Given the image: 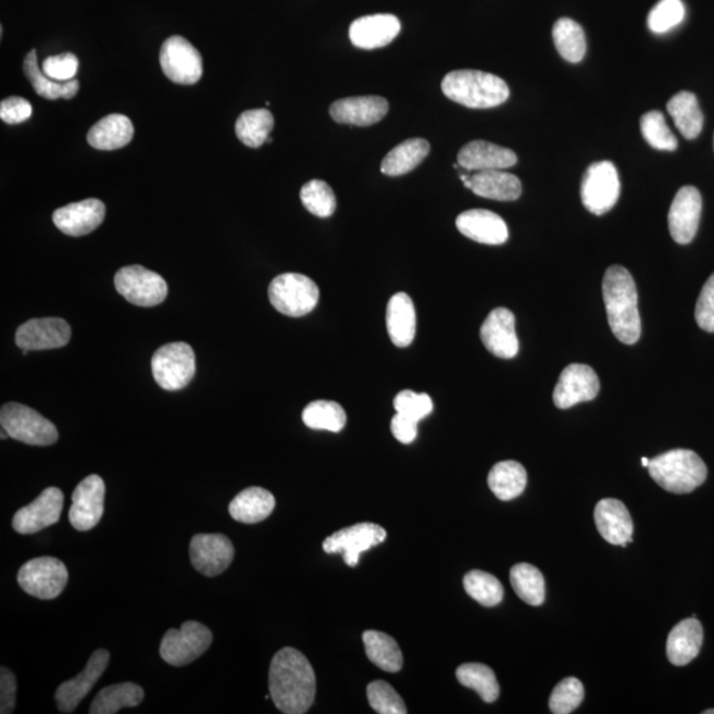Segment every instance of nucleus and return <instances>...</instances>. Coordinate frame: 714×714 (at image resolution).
Returning a JSON list of instances; mask_svg holds the SVG:
<instances>
[{
	"label": "nucleus",
	"instance_id": "obj_1",
	"mask_svg": "<svg viewBox=\"0 0 714 714\" xmlns=\"http://www.w3.org/2000/svg\"><path fill=\"white\" fill-rule=\"evenodd\" d=\"M268 691L278 711L306 713L316 693L315 673L308 657L291 647L279 650L268 669Z\"/></svg>",
	"mask_w": 714,
	"mask_h": 714
},
{
	"label": "nucleus",
	"instance_id": "obj_2",
	"mask_svg": "<svg viewBox=\"0 0 714 714\" xmlns=\"http://www.w3.org/2000/svg\"><path fill=\"white\" fill-rule=\"evenodd\" d=\"M602 290L609 325L616 339L627 346L637 343L642 334V321L631 274L624 266H610L603 277Z\"/></svg>",
	"mask_w": 714,
	"mask_h": 714
},
{
	"label": "nucleus",
	"instance_id": "obj_3",
	"mask_svg": "<svg viewBox=\"0 0 714 714\" xmlns=\"http://www.w3.org/2000/svg\"><path fill=\"white\" fill-rule=\"evenodd\" d=\"M442 91L449 100L469 109L497 108L510 97V88L504 79L474 70L448 73L442 82Z\"/></svg>",
	"mask_w": 714,
	"mask_h": 714
},
{
	"label": "nucleus",
	"instance_id": "obj_4",
	"mask_svg": "<svg viewBox=\"0 0 714 714\" xmlns=\"http://www.w3.org/2000/svg\"><path fill=\"white\" fill-rule=\"evenodd\" d=\"M649 473L665 491L681 496L703 485L707 469L704 461L694 451L676 449L651 460Z\"/></svg>",
	"mask_w": 714,
	"mask_h": 714
},
{
	"label": "nucleus",
	"instance_id": "obj_5",
	"mask_svg": "<svg viewBox=\"0 0 714 714\" xmlns=\"http://www.w3.org/2000/svg\"><path fill=\"white\" fill-rule=\"evenodd\" d=\"M268 301L278 313L301 317L316 308L320 288L313 279L298 273H285L268 286Z\"/></svg>",
	"mask_w": 714,
	"mask_h": 714
},
{
	"label": "nucleus",
	"instance_id": "obj_6",
	"mask_svg": "<svg viewBox=\"0 0 714 714\" xmlns=\"http://www.w3.org/2000/svg\"><path fill=\"white\" fill-rule=\"evenodd\" d=\"M0 425L10 438L30 447H51L59 439V431L50 419L17 402H9L0 411Z\"/></svg>",
	"mask_w": 714,
	"mask_h": 714
},
{
	"label": "nucleus",
	"instance_id": "obj_7",
	"mask_svg": "<svg viewBox=\"0 0 714 714\" xmlns=\"http://www.w3.org/2000/svg\"><path fill=\"white\" fill-rule=\"evenodd\" d=\"M152 376L164 390H180L197 374V356L187 343L162 346L151 359Z\"/></svg>",
	"mask_w": 714,
	"mask_h": 714
},
{
	"label": "nucleus",
	"instance_id": "obj_8",
	"mask_svg": "<svg viewBox=\"0 0 714 714\" xmlns=\"http://www.w3.org/2000/svg\"><path fill=\"white\" fill-rule=\"evenodd\" d=\"M213 640L209 627L187 621L180 630L170 628L161 643V657L173 667H185L209 651Z\"/></svg>",
	"mask_w": 714,
	"mask_h": 714
},
{
	"label": "nucleus",
	"instance_id": "obj_9",
	"mask_svg": "<svg viewBox=\"0 0 714 714\" xmlns=\"http://www.w3.org/2000/svg\"><path fill=\"white\" fill-rule=\"evenodd\" d=\"M68 569L63 561L39 558L27 561L17 573V583L27 594L39 600H54L68 584Z\"/></svg>",
	"mask_w": 714,
	"mask_h": 714
},
{
	"label": "nucleus",
	"instance_id": "obj_10",
	"mask_svg": "<svg viewBox=\"0 0 714 714\" xmlns=\"http://www.w3.org/2000/svg\"><path fill=\"white\" fill-rule=\"evenodd\" d=\"M621 180L614 163L609 161L591 164L585 171L581 183V199L585 209L593 215H605L618 201Z\"/></svg>",
	"mask_w": 714,
	"mask_h": 714
},
{
	"label": "nucleus",
	"instance_id": "obj_11",
	"mask_svg": "<svg viewBox=\"0 0 714 714\" xmlns=\"http://www.w3.org/2000/svg\"><path fill=\"white\" fill-rule=\"evenodd\" d=\"M115 289L127 302L139 308H154L167 298V283L158 273L143 266L120 268L114 277Z\"/></svg>",
	"mask_w": 714,
	"mask_h": 714
},
{
	"label": "nucleus",
	"instance_id": "obj_12",
	"mask_svg": "<svg viewBox=\"0 0 714 714\" xmlns=\"http://www.w3.org/2000/svg\"><path fill=\"white\" fill-rule=\"evenodd\" d=\"M161 66L164 75L175 84L193 85L203 76L201 54L181 36H171L163 42Z\"/></svg>",
	"mask_w": 714,
	"mask_h": 714
},
{
	"label": "nucleus",
	"instance_id": "obj_13",
	"mask_svg": "<svg viewBox=\"0 0 714 714\" xmlns=\"http://www.w3.org/2000/svg\"><path fill=\"white\" fill-rule=\"evenodd\" d=\"M387 539V530L377 524L360 523L343 528L323 541V549L328 554L341 553L346 564L355 567L360 554L374 548Z\"/></svg>",
	"mask_w": 714,
	"mask_h": 714
},
{
	"label": "nucleus",
	"instance_id": "obj_14",
	"mask_svg": "<svg viewBox=\"0 0 714 714\" xmlns=\"http://www.w3.org/2000/svg\"><path fill=\"white\" fill-rule=\"evenodd\" d=\"M105 481L99 475H89L73 491L70 510L72 527L87 533L100 523L105 502Z\"/></svg>",
	"mask_w": 714,
	"mask_h": 714
},
{
	"label": "nucleus",
	"instance_id": "obj_15",
	"mask_svg": "<svg viewBox=\"0 0 714 714\" xmlns=\"http://www.w3.org/2000/svg\"><path fill=\"white\" fill-rule=\"evenodd\" d=\"M189 558L201 575H222L235 559V547L227 536L220 534L195 535L189 544Z\"/></svg>",
	"mask_w": 714,
	"mask_h": 714
},
{
	"label": "nucleus",
	"instance_id": "obj_16",
	"mask_svg": "<svg viewBox=\"0 0 714 714\" xmlns=\"http://www.w3.org/2000/svg\"><path fill=\"white\" fill-rule=\"evenodd\" d=\"M64 506V493L48 487L33 503L23 506L12 518V527L21 535H33L59 523Z\"/></svg>",
	"mask_w": 714,
	"mask_h": 714
},
{
	"label": "nucleus",
	"instance_id": "obj_17",
	"mask_svg": "<svg viewBox=\"0 0 714 714\" xmlns=\"http://www.w3.org/2000/svg\"><path fill=\"white\" fill-rule=\"evenodd\" d=\"M600 389V378L589 365H567L554 388V405L559 409H569L579 402L594 400Z\"/></svg>",
	"mask_w": 714,
	"mask_h": 714
},
{
	"label": "nucleus",
	"instance_id": "obj_18",
	"mask_svg": "<svg viewBox=\"0 0 714 714\" xmlns=\"http://www.w3.org/2000/svg\"><path fill=\"white\" fill-rule=\"evenodd\" d=\"M71 326L60 317L30 320L17 328L16 346L26 351L57 350L70 343Z\"/></svg>",
	"mask_w": 714,
	"mask_h": 714
},
{
	"label": "nucleus",
	"instance_id": "obj_19",
	"mask_svg": "<svg viewBox=\"0 0 714 714\" xmlns=\"http://www.w3.org/2000/svg\"><path fill=\"white\" fill-rule=\"evenodd\" d=\"M110 662V654L107 650H96L91 654L87 665L82 674H78L75 679L64 681L58 688L54 700H57L58 710L61 713L75 712L82 701L87 698L96 682L108 668Z\"/></svg>",
	"mask_w": 714,
	"mask_h": 714
},
{
	"label": "nucleus",
	"instance_id": "obj_20",
	"mask_svg": "<svg viewBox=\"0 0 714 714\" xmlns=\"http://www.w3.org/2000/svg\"><path fill=\"white\" fill-rule=\"evenodd\" d=\"M703 199L698 188L686 186L679 189L668 213L669 234L680 246L692 242L698 234Z\"/></svg>",
	"mask_w": 714,
	"mask_h": 714
},
{
	"label": "nucleus",
	"instance_id": "obj_21",
	"mask_svg": "<svg viewBox=\"0 0 714 714\" xmlns=\"http://www.w3.org/2000/svg\"><path fill=\"white\" fill-rule=\"evenodd\" d=\"M480 339L488 351L500 359H512L518 352L516 320L509 309L491 311L480 328Z\"/></svg>",
	"mask_w": 714,
	"mask_h": 714
},
{
	"label": "nucleus",
	"instance_id": "obj_22",
	"mask_svg": "<svg viewBox=\"0 0 714 714\" xmlns=\"http://www.w3.org/2000/svg\"><path fill=\"white\" fill-rule=\"evenodd\" d=\"M105 204L99 199H87L54 211L53 223L64 235L82 237L91 234L105 218Z\"/></svg>",
	"mask_w": 714,
	"mask_h": 714
},
{
	"label": "nucleus",
	"instance_id": "obj_23",
	"mask_svg": "<svg viewBox=\"0 0 714 714\" xmlns=\"http://www.w3.org/2000/svg\"><path fill=\"white\" fill-rule=\"evenodd\" d=\"M401 30L399 17L376 14L359 17L351 24L350 39L360 50H376L392 42Z\"/></svg>",
	"mask_w": 714,
	"mask_h": 714
},
{
	"label": "nucleus",
	"instance_id": "obj_24",
	"mask_svg": "<svg viewBox=\"0 0 714 714\" xmlns=\"http://www.w3.org/2000/svg\"><path fill=\"white\" fill-rule=\"evenodd\" d=\"M388 110L389 103L383 97L364 96L335 101L329 114L338 124L371 126L386 117Z\"/></svg>",
	"mask_w": 714,
	"mask_h": 714
},
{
	"label": "nucleus",
	"instance_id": "obj_25",
	"mask_svg": "<svg viewBox=\"0 0 714 714\" xmlns=\"http://www.w3.org/2000/svg\"><path fill=\"white\" fill-rule=\"evenodd\" d=\"M594 521L598 533L610 544L627 547L632 541V518L621 500H601L596 506Z\"/></svg>",
	"mask_w": 714,
	"mask_h": 714
},
{
	"label": "nucleus",
	"instance_id": "obj_26",
	"mask_svg": "<svg viewBox=\"0 0 714 714\" xmlns=\"http://www.w3.org/2000/svg\"><path fill=\"white\" fill-rule=\"evenodd\" d=\"M456 228L469 240L486 246H502L509 240V227L502 217L487 210H469L456 217Z\"/></svg>",
	"mask_w": 714,
	"mask_h": 714
},
{
	"label": "nucleus",
	"instance_id": "obj_27",
	"mask_svg": "<svg viewBox=\"0 0 714 714\" xmlns=\"http://www.w3.org/2000/svg\"><path fill=\"white\" fill-rule=\"evenodd\" d=\"M517 163V155L514 151L500 148L496 143L486 142V140H473V142L463 146L458 154V164L463 170L490 171L506 170L514 167Z\"/></svg>",
	"mask_w": 714,
	"mask_h": 714
},
{
	"label": "nucleus",
	"instance_id": "obj_28",
	"mask_svg": "<svg viewBox=\"0 0 714 714\" xmlns=\"http://www.w3.org/2000/svg\"><path fill=\"white\" fill-rule=\"evenodd\" d=\"M417 316L412 298L406 292H397L389 299L387 308V329L396 347L404 348L416 337Z\"/></svg>",
	"mask_w": 714,
	"mask_h": 714
},
{
	"label": "nucleus",
	"instance_id": "obj_29",
	"mask_svg": "<svg viewBox=\"0 0 714 714\" xmlns=\"http://www.w3.org/2000/svg\"><path fill=\"white\" fill-rule=\"evenodd\" d=\"M704 630L700 622L692 616L677 624L668 635V661L677 667H682L699 655L703 646Z\"/></svg>",
	"mask_w": 714,
	"mask_h": 714
},
{
	"label": "nucleus",
	"instance_id": "obj_30",
	"mask_svg": "<svg viewBox=\"0 0 714 714\" xmlns=\"http://www.w3.org/2000/svg\"><path fill=\"white\" fill-rule=\"evenodd\" d=\"M476 197L498 201H514L521 198L522 181L504 170L479 171L469 178Z\"/></svg>",
	"mask_w": 714,
	"mask_h": 714
},
{
	"label": "nucleus",
	"instance_id": "obj_31",
	"mask_svg": "<svg viewBox=\"0 0 714 714\" xmlns=\"http://www.w3.org/2000/svg\"><path fill=\"white\" fill-rule=\"evenodd\" d=\"M276 506L273 493L261 487H249L231 500L229 514L238 523L258 524L271 516Z\"/></svg>",
	"mask_w": 714,
	"mask_h": 714
},
{
	"label": "nucleus",
	"instance_id": "obj_32",
	"mask_svg": "<svg viewBox=\"0 0 714 714\" xmlns=\"http://www.w3.org/2000/svg\"><path fill=\"white\" fill-rule=\"evenodd\" d=\"M133 137L134 126L130 118L122 114H110L91 127L88 142L97 150L112 151L125 148Z\"/></svg>",
	"mask_w": 714,
	"mask_h": 714
},
{
	"label": "nucleus",
	"instance_id": "obj_33",
	"mask_svg": "<svg viewBox=\"0 0 714 714\" xmlns=\"http://www.w3.org/2000/svg\"><path fill=\"white\" fill-rule=\"evenodd\" d=\"M430 145L425 139L413 138L397 145L381 162V173L388 176H401L417 168L429 155Z\"/></svg>",
	"mask_w": 714,
	"mask_h": 714
},
{
	"label": "nucleus",
	"instance_id": "obj_34",
	"mask_svg": "<svg viewBox=\"0 0 714 714\" xmlns=\"http://www.w3.org/2000/svg\"><path fill=\"white\" fill-rule=\"evenodd\" d=\"M24 75L28 78L30 85L42 99L71 100L77 95L79 83L76 78L71 79L68 83L53 82L52 78L45 75L40 70L38 53L36 50L30 51L26 59H24Z\"/></svg>",
	"mask_w": 714,
	"mask_h": 714
},
{
	"label": "nucleus",
	"instance_id": "obj_35",
	"mask_svg": "<svg viewBox=\"0 0 714 714\" xmlns=\"http://www.w3.org/2000/svg\"><path fill=\"white\" fill-rule=\"evenodd\" d=\"M667 110L677 129L686 139L692 140L700 136L704 126V115L699 107L698 97L691 91H680L667 103Z\"/></svg>",
	"mask_w": 714,
	"mask_h": 714
},
{
	"label": "nucleus",
	"instance_id": "obj_36",
	"mask_svg": "<svg viewBox=\"0 0 714 714\" xmlns=\"http://www.w3.org/2000/svg\"><path fill=\"white\" fill-rule=\"evenodd\" d=\"M527 472L521 463L504 461L497 463L488 474V486L500 500H509L521 497L527 487Z\"/></svg>",
	"mask_w": 714,
	"mask_h": 714
},
{
	"label": "nucleus",
	"instance_id": "obj_37",
	"mask_svg": "<svg viewBox=\"0 0 714 714\" xmlns=\"http://www.w3.org/2000/svg\"><path fill=\"white\" fill-rule=\"evenodd\" d=\"M145 691L134 682L109 686L97 693L90 705V714H114L122 707H134L142 703Z\"/></svg>",
	"mask_w": 714,
	"mask_h": 714
},
{
	"label": "nucleus",
	"instance_id": "obj_38",
	"mask_svg": "<svg viewBox=\"0 0 714 714\" xmlns=\"http://www.w3.org/2000/svg\"><path fill=\"white\" fill-rule=\"evenodd\" d=\"M365 652L369 661L387 673H399L404 664V657L396 640L380 631H365L363 634Z\"/></svg>",
	"mask_w": 714,
	"mask_h": 714
},
{
	"label": "nucleus",
	"instance_id": "obj_39",
	"mask_svg": "<svg viewBox=\"0 0 714 714\" xmlns=\"http://www.w3.org/2000/svg\"><path fill=\"white\" fill-rule=\"evenodd\" d=\"M274 127V117L267 109L243 112L236 122V136L248 148L258 149L266 142Z\"/></svg>",
	"mask_w": 714,
	"mask_h": 714
},
{
	"label": "nucleus",
	"instance_id": "obj_40",
	"mask_svg": "<svg viewBox=\"0 0 714 714\" xmlns=\"http://www.w3.org/2000/svg\"><path fill=\"white\" fill-rule=\"evenodd\" d=\"M555 50L569 63H579L586 54V38L581 26L569 17H561L553 26Z\"/></svg>",
	"mask_w": 714,
	"mask_h": 714
},
{
	"label": "nucleus",
	"instance_id": "obj_41",
	"mask_svg": "<svg viewBox=\"0 0 714 714\" xmlns=\"http://www.w3.org/2000/svg\"><path fill=\"white\" fill-rule=\"evenodd\" d=\"M511 585L515 593L530 606L546 601V581L541 572L530 564H517L511 569Z\"/></svg>",
	"mask_w": 714,
	"mask_h": 714
},
{
	"label": "nucleus",
	"instance_id": "obj_42",
	"mask_svg": "<svg viewBox=\"0 0 714 714\" xmlns=\"http://www.w3.org/2000/svg\"><path fill=\"white\" fill-rule=\"evenodd\" d=\"M302 419L310 429L339 433L345 429L347 414L338 402L317 400L304 408Z\"/></svg>",
	"mask_w": 714,
	"mask_h": 714
},
{
	"label": "nucleus",
	"instance_id": "obj_43",
	"mask_svg": "<svg viewBox=\"0 0 714 714\" xmlns=\"http://www.w3.org/2000/svg\"><path fill=\"white\" fill-rule=\"evenodd\" d=\"M456 679L462 686L474 689L486 703L497 701L500 693L496 674L490 667L479 663L462 664L456 669Z\"/></svg>",
	"mask_w": 714,
	"mask_h": 714
},
{
	"label": "nucleus",
	"instance_id": "obj_44",
	"mask_svg": "<svg viewBox=\"0 0 714 714\" xmlns=\"http://www.w3.org/2000/svg\"><path fill=\"white\" fill-rule=\"evenodd\" d=\"M466 593L480 605L492 607L503 601L504 589L496 576L481 571L468 572L463 578Z\"/></svg>",
	"mask_w": 714,
	"mask_h": 714
},
{
	"label": "nucleus",
	"instance_id": "obj_45",
	"mask_svg": "<svg viewBox=\"0 0 714 714\" xmlns=\"http://www.w3.org/2000/svg\"><path fill=\"white\" fill-rule=\"evenodd\" d=\"M301 201L310 213L316 217L326 218L333 216L337 211V198L323 180H311L301 189Z\"/></svg>",
	"mask_w": 714,
	"mask_h": 714
},
{
	"label": "nucleus",
	"instance_id": "obj_46",
	"mask_svg": "<svg viewBox=\"0 0 714 714\" xmlns=\"http://www.w3.org/2000/svg\"><path fill=\"white\" fill-rule=\"evenodd\" d=\"M640 130L647 143L659 151H675L677 139L669 130L664 115L659 110H651L640 120Z\"/></svg>",
	"mask_w": 714,
	"mask_h": 714
},
{
	"label": "nucleus",
	"instance_id": "obj_47",
	"mask_svg": "<svg viewBox=\"0 0 714 714\" xmlns=\"http://www.w3.org/2000/svg\"><path fill=\"white\" fill-rule=\"evenodd\" d=\"M584 701V686L576 677H566L553 689L549 699V710L554 714H569Z\"/></svg>",
	"mask_w": 714,
	"mask_h": 714
},
{
	"label": "nucleus",
	"instance_id": "obj_48",
	"mask_svg": "<svg viewBox=\"0 0 714 714\" xmlns=\"http://www.w3.org/2000/svg\"><path fill=\"white\" fill-rule=\"evenodd\" d=\"M686 8L681 0H661L649 14V28L654 34H665L685 21Z\"/></svg>",
	"mask_w": 714,
	"mask_h": 714
},
{
	"label": "nucleus",
	"instance_id": "obj_49",
	"mask_svg": "<svg viewBox=\"0 0 714 714\" xmlns=\"http://www.w3.org/2000/svg\"><path fill=\"white\" fill-rule=\"evenodd\" d=\"M369 705L378 714H406V705L387 681L371 682L367 688Z\"/></svg>",
	"mask_w": 714,
	"mask_h": 714
},
{
	"label": "nucleus",
	"instance_id": "obj_50",
	"mask_svg": "<svg viewBox=\"0 0 714 714\" xmlns=\"http://www.w3.org/2000/svg\"><path fill=\"white\" fill-rule=\"evenodd\" d=\"M393 405L397 413L404 414L417 423L433 412V400L429 394L416 393L409 389L396 396Z\"/></svg>",
	"mask_w": 714,
	"mask_h": 714
},
{
	"label": "nucleus",
	"instance_id": "obj_51",
	"mask_svg": "<svg viewBox=\"0 0 714 714\" xmlns=\"http://www.w3.org/2000/svg\"><path fill=\"white\" fill-rule=\"evenodd\" d=\"M78 71V59L73 53H61L48 58L42 63V72L53 82L68 83L75 78Z\"/></svg>",
	"mask_w": 714,
	"mask_h": 714
},
{
	"label": "nucleus",
	"instance_id": "obj_52",
	"mask_svg": "<svg viewBox=\"0 0 714 714\" xmlns=\"http://www.w3.org/2000/svg\"><path fill=\"white\" fill-rule=\"evenodd\" d=\"M696 322L706 333H714V273L700 292L694 310Z\"/></svg>",
	"mask_w": 714,
	"mask_h": 714
},
{
	"label": "nucleus",
	"instance_id": "obj_53",
	"mask_svg": "<svg viewBox=\"0 0 714 714\" xmlns=\"http://www.w3.org/2000/svg\"><path fill=\"white\" fill-rule=\"evenodd\" d=\"M33 115V107L22 97H10L0 103V118L5 124L17 125L26 122Z\"/></svg>",
	"mask_w": 714,
	"mask_h": 714
},
{
	"label": "nucleus",
	"instance_id": "obj_54",
	"mask_svg": "<svg viewBox=\"0 0 714 714\" xmlns=\"http://www.w3.org/2000/svg\"><path fill=\"white\" fill-rule=\"evenodd\" d=\"M16 677L9 668H0V713L10 714L15 711Z\"/></svg>",
	"mask_w": 714,
	"mask_h": 714
},
{
	"label": "nucleus",
	"instance_id": "obj_55",
	"mask_svg": "<svg viewBox=\"0 0 714 714\" xmlns=\"http://www.w3.org/2000/svg\"><path fill=\"white\" fill-rule=\"evenodd\" d=\"M390 430L397 441L409 444L417 438L418 423L412 418L404 416V414L396 413L390 424Z\"/></svg>",
	"mask_w": 714,
	"mask_h": 714
},
{
	"label": "nucleus",
	"instance_id": "obj_56",
	"mask_svg": "<svg viewBox=\"0 0 714 714\" xmlns=\"http://www.w3.org/2000/svg\"><path fill=\"white\" fill-rule=\"evenodd\" d=\"M650 461L649 458H642V466L649 468Z\"/></svg>",
	"mask_w": 714,
	"mask_h": 714
},
{
	"label": "nucleus",
	"instance_id": "obj_57",
	"mask_svg": "<svg viewBox=\"0 0 714 714\" xmlns=\"http://www.w3.org/2000/svg\"><path fill=\"white\" fill-rule=\"evenodd\" d=\"M704 714H714V710H707L703 712Z\"/></svg>",
	"mask_w": 714,
	"mask_h": 714
}]
</instances>
